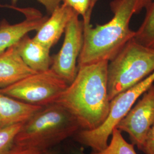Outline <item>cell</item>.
<instances>
[{"label":"cell","instance_id":"6da1fadb","mask_svg":"<svg viewBox=\"0 0 154 154\" xmlns=\"http://www.w3.org/2000/svg\"><path fill=\"white\" fill-rule=\"evenodd\" d=\"M108 62L99 61L78 66L74 79L55 102L74 116L80 130L97 128L108 116Z\"/></svg>","mask_w":154,"mask_h":154},{"label":"cell","instance_id":"7a4b0ae2","mask_svg":"<svg viewBox=\"0 0 154 154\" xmlns=\"http://www.w3.org/2000/svg\"><path fill=\"white\" fill-rule=\"evenodd\" d=\"M152 0H114L110 3L114 16L110 21L93 28L83 23V42L78 66L112 59L135 32L130 28L132 16L147 8Z\"/></svg>","mask_w":154,"mask_h":154},{"label":"cell","instance_id":"3957f363","mask_svg":"<svg viewBox=\"0 0 154 154\" xmlns=\"http://www.w3.org/2000/svg\"><path fill=\"white\" fill-rule=\"evenodd\" d=\"M79 130L74 116L61 105L53 103L43 107L23 123L16 136L13 149L48 151Z\"/></svg>","mask_w":154,"mask_h":154},{"label":"cell","instance_id":"277c9868","mask_svg":"<svg viewBox=\"0 0 154 154\" xmlns=\"http://www.w3.org/2000/svg\"><path fill=\"white\" fill-rule=\"evenodd\" d=\"M154 72V48L130 40L108 62L107 93L110 100Z\"/></svg>","mask_w":154,"mask_h":154},{"label":"cell","instance_id":"5b68a950","mask_svg":"<svg viewBox=\"0 0 154 154\" xmlns=\"http://www.w3.org/2000/svg\"><path fill=\"white\" fill-rule=\"evenodd\" d=\"M154 83V72L141 82L116 95L110 100L109 112L103 122L93 130L78 131L74 135L75 141L90 147L93 152L104 149L116 125Z\"/></svg>","mask_w":154,"mask_h":154},{"label":"cell","instance_id":"8992f818","mask_svg":"<svg viewBox=\"0 0 154 154\" xmlns=\"http://www.w3.org/2000/svg\"><path fill=\"white\" fill-rule=\"evenodd\" d=\"M68 85L50 69L25 77L0 91L28 104L44 107L55 103Z\"/></svg>","mask_w":154,"mask_h":154},{"label":"cell","instance_id":"52a82bcc","mask_svg":"<svg viewBox=\"0 0 154 154\" xmlns=\"http://www.w3.org/2000/svg\"><path fill=\"white\" fill-rule=\"evenodd\" d=\"M83 42V23L75 13L70 20L65 31L63 43L59 52L52 57L50 69L68 85L77 75V63Z\"/></svg>","mask_w":154,"mask_h":154},{"label":"cell","instance_id":"ba28073f","mask_svg":"<svg viewBox=\"0 0 154 154\" xmlns=\"http://www.w3.org/2000/svg\"><path fill=\"white\" fill-rule=\"evenodd\" d=\"M142 95L116 127L128 134L132 144L142 151L149 130L154 123V83Z\"/></svg>","mask_w":154,"mask_h":154},{"label":"cell","instance_id":"9c48e42d","mask_svg":"<svg viewBox=\"0 0 154 154\" xmlns=\"http://www.w3.org/2000/svg\"><path fill=\"white\" fill-rule=\"evenodd\" d=\"M9 8L21 12L25 20L16 24H10L5 20L0 22V54L12 46L33 30L37 31L48 16H44L40 11L32 8H20L16 6Z\"/></svg>","mask_w":154,"mask_h":154},{"label":"cell","instance_id":"30bf717a","mask_svg":"<svg viewBox=\"0 0 154 154\" xmlns=\"http://www.w3.org/2000/svg\"><path fill=\"white\" fill-rule=\"evenodd\" d=\"M75 13L69 6L60 5L43 23L33 38L50 49L65 33L68 23Z\"/></svg>","mask_w":154,"mask_h":154},{"label":"cell","instance_id":"8fae6325","mask_svg":"<svg viewBox=\"0 0 154 154\" xmlns=\"http://www.w3.org/2000/svg\"><path fill=\"white\" fill-rule=\"evenodd\" d=\"M35 72L22 60L16 44L0 54V89L7 88Z\"/></svg>","mask_w":154,"mask_h":154},{"label":"cell","instance_id":"7c38bea8","mask_svg":"<svg viewBox=\"0 0 154 154\" xmlns=\"http://www.w3.org/2000/svg\"><path fill=\"white\" fill-rule=\"evenodd\" d=\"M17 49L27 66L34 72H42L50 69L52 57L50 49L28 34L22 37L16 44Z\"/></svg>","mask_w":154,"mask_h":154},{"label":"cell","instance_id":"4fadbf2b","mask_svg":"<svg viewBox=\"0 0 154 154\" xmlns=\"http://www.w3.org/2000/svg\"><path fill=\"white\" fill-rule=\"evenodd\" d=\"M42 107L25 103L0 91V128L24 123Z\"/></svg>","mask_w":154,"mask_h":154},{"label":"cell","instance_id":"5bb4252c","mask_svg":"<svg viewBox=\"0 0 154 154\" xmlns=\"http://www.w3.org/2000/svg\"><path fill=\"white\" fill-rule=\"evenodd\" d=\"M146 10L143 22L135 32L134 39L146 46L154 48V1H152Z\"/></svg>","mask_w":154,"mask_h":154},{"label":"cell","instance_id":"9a60e30c","mask_svg":"<svg viewBox=\"0 0 154 154\" xmlns=\"http://www.w3.org/2000/svg\"><path fill=\"white\" fill-rule=\"evenodd\" d=\"M110 143L104 149L90 154H137L134 146L128 143L124 139L122 132L115 128L111 134Z\"/></svg>","mask_w":154,"mask_h":154},{"label":"cell","instance_id":"2e32d148","mask_svg":"<svg viewBox=\"0 0 154 154\" xmlns=\"http://www.w3.org/2000/svg\"><path fill=\"white\" fill-rule=\"evenodd\" d=\"M23 123L0 128V154H10L13 151L14 140Z\"/></svg>","mask_w":154,"mask_h":154},{"label":"cell","instance_id":"e0dca14e","mask_svg":"<svg viewBox=\"0 0 154 154\" xmlns=\"http://www.w3.org/2000/svg\"><path fill=\"white\" fill-rule=\"evenodd\" d=\"M63 4L69 6L83 17V22H90L91 16L98 0H61Z\"/></svg>","mask_w":154,"mask_h":154},{"label":"cell","instance_id":"ac0fdd59","mask_svg":"<svg viewBox=\"0 0 154 154\" xmlns=\"http://www.w3.org/2000/svg\"><path fill=\"white\" fill-rule=\"evenodd\" d=\"M44 6L48 15H50L60 5L61 0H37ZM18 0H11L12 6H15Z\"/></svg>","mask_w":154,"mask_h":154},{"label":"cell","instance_id":"d6986e66","mask_svg":"<svg viewBox=\"0 0 154 154\" xmlns=\"http://www.w3.org/2000/svg\"><path fill=\"white\" fill-rule=\"evenodd\" d=\"M142 151L146 154H154V123L149 130Z\"/></svg>","mask_w":154,"mask_h":154},{"label":"cell","instance_id":"ffe728a7","mask_svg":"<svg viewBox=\"0 0 154 154\" xmlns=\"http://www.w3.org/2000/svg\"><path fill=\"white\" fill-rule=\"evenodd\" d=\"M46 151L36 149H13L10 154H45Z\"/></svg>","mask_w":154,"mask_h":154},{"label":"cell","instance_id":"44dd1931","mask_svg":"<svg viewBox=\"0 0 154 154\" xmlns=\"http://www.w3.org/2000/svg\"><path fill=\"white\" fill-rule=\"evenodd\" d=\"M67 154H86L82 147L72 145L67 149Z\"/></svg>","mask_w":154,"mask_h":154},{"label":"cell","instance_id":"7402d4cb","mask_svg":"<svg viewBox=\"0 0 154 154\" xmlns=\"http://www.w3.org/2000/svg\"><path fill=\"white\" fill-rule=\"evenodd\" d=\"M45 154H60L58 152L56 151H52V150H48L46 151Z\"/></svg>","mask_w":154,"mask_h":154},{"label":"cell","instance_id":"603a6c76","mask_svg":"<svg viewBox=\"0 0 154 154\" xmlns=\"http://www.w3.org/2000/svg\"><path fill=\"white\" fill-rule=\"evenodd\" d=\"M3 6H4L2 5H1V4H0V7H3Z\"/></svg>","mask_w":154,"mask_h":154}]
</instances>
